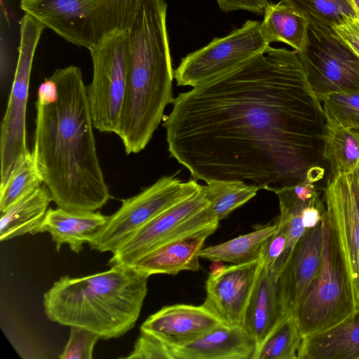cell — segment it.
Instances as JSON below:
<instances>
[{
    "instance_id": "obj_1",
    "label": "cell",
    "mask_w": 359,
    "mask_h": 359,
    "mask_svg": "<svg viewBox=\"0 0 359 359\" xmlns=\"http://www.w3.org/2000/svg\"><path fill=\"white\" fill-rule=\"evenodd\" d=\"M172 104L163 119L168 151L196 181L276 193L324 176L325 114L296 50L269 46Z\"/></svg>"
},
{
    "instance_id": "obj_2",
    "label": "cell",
    "mask_w": 359,
    "mask_h": 359,
    "mask_svg": "<svg viewBox=\"0 0 359 359\" xmlns=\"http://www.w3.org/2000/svg\"><path fill=\"white\" fill-rule=\"evenodd\" d=\"M32 154L53 201L96 211L110 198L97 156L87 86L79 67L57 69L38 88Z\"/></svg>"
},
{
    "instance_id": "obj_3",
    "label": "cell",
    "mask_w": 359,
    "mask_h": 359,
    "mask_svg": "<svg viewBox=\"0 0 359 359\" xmlns=\"http://www.w3.org/2000/svg\"><path fill=\"white\" fill-rule=\"evenodd\" d=\"M165 0H142L128 29V82L119 132L127 154L147 146L173 103Z\"/></svg>"
},
{
    "instance_id": "obj_4",
    "label": "cell",
    "mask_w": 359,
    "mask_h": 359,
    "mask_svg": "<svg viewBox=\"0 0 359 359\" xmlns=\"http://www.w3.org/2000/svg\"><path fill=\"white\" fill-rule=\"evenodd\" d=\"M149 276L133 266L112 265L79 278L61 277L43 294L47 318L100 339L118 338L134 327L147 294Z\"/></svg>"
},
{
    "instance_id": "obj_5",
    "label": "cell",
    "mask_w": 359,
    "mask_h": 359,
    "mask_svg": "<svg viewBox=\"0 0 359 359\" xmlns=\"http://www.w3.org/2000/svg\"><path fill=\"white\" fill-rule=\"evenodd\" d=\"M322 224L320 266L294 313L304 337L337 325L356 311L344 250L337 228L326 211Z\"/></svg>"
},
{
    "instance_id": "obj_6",
    "label": "cell",
    "mask_w": 359,
    "mask_h": 359,
    "mask_svg": "<svg viewBox=\"0 0 359 359\" xmlns=\"http://www.w3.org/2000/svg\"><path fill=\"white\" fill-rule=\"evenodd\" d=\"M142 0H20V8L65 41L90 49L128 31Z\"/></svg>"
},
{
    "instance_id": "obj_7",
    "label": "cell",
    "mask_w": 359,
    "mask_h": 359,
    "mask_svg": "<svg viewBox=\"0 0 359 359\" xmlns=\"http://www.w3.org/2000/svg\"><path fill=\"white\" fill-rule=\"evenodd\" d=\"M45 26L25 13L20 22L18 58L0 130V188L32 154L27 145L26 113L36 47Z\"/></svg>"
},
{
    "instance_id": "obj_8",
    "label": "cell",
    "mask_w": 359,
    "mask_h": 359,
    "mask_svg": "<svg viewBox=\"0 0 359 359\" xmlns=\"http://www.w3.org/2000/svg\"><path fill=\"white\" fill-rule=\"evenodd\" d=\"M89 51L93 79L87 95L94 128L118 135L127 89L128 31L107 36Z\"/></svg>"
},
{
    "instance_id": "obj_9",
    "label": "cell",
    "mask_w": 359,
    "mask_h": 359,
    "mask_svg": "<svg viewBox=\"0 0 359 359\" xmlns=\"http://www.w3.org/2000/svg\"><path fill=\"white\" fill-rule=\"evenodd\" d=\"M201 187L194 179L183 182L174 176L161 177L137 195L121 201V207L88 243L90 248L113 253L140 229Z\"/></svg>"
},
{
    "instance_id": "obj_10",
    "label": "cell",
    "mask_w": 359,
    "mask_h": 359,
    "mask_svg": "<svg viewBox=\"0 0 359 359\" xmlns=\"http://www.w3.org/2000/svg\"><path fill=\"white\" fill-rule=\"evenodd\" d=\"M297 53L320 102L332 94L359 92V56L333 27L309 24L306 45Z\"/></svg>"
},
{
    "instance_id": "obj_11",
    "label": "cell",
    "mask_w": 359,
    "mask_h": 359,
    "mask_svg": "<svg viewBox=\"0 0 359 359\" xmlns=\"http://www.w3.org/2000/svg\"><path fill=\"white\" fill-rule=\"evenodd\" d=\"M219 222L201 185L196 192L155 217L123 243L113 252L109 264L130 266L168 242L218 226Z\"/></svg>"
},
{
    "instance_id": "obj_12",
    "label": "cell",
    "mask_w": 359,
    "mask_h": 359,
    "mask_svg": "<svg viewBox=\"0 0 359 359\" xmlns=\"http://www.w3.org/2000/svg\"><path fill=\"white\" fill-rule=\"evenodd\" d=\"M270 45L261 29V22L247 20L225 36L183 57L174 71L177 84L195 87L264 51Z\"/></svg>"
},
{
    "instance_id": "obj_13",
    "label": "cell",
    "mask_w": 359,
    "mask_h": 359,
    "mask_svg": "<svg viewBox=\"0 0 359 359\" xmlns=\"http://www.w3.org/2000/svg\"><path fill=\"white\" fill-rule=\"evenodd\" d=\"M323 198L334 222L348 266L356 311L359 309V182L355 172L327 180Z\"/></svg>"
},
{
    "instance_id": "obj_14",
    "label": "cell",
    "mask_w": 359,
    "mask_h": 359,
    "mask_svg": "<svg viewBox=\"0 0 359 359\" xmlns=\"http://www.w3.org/2000/svg\"><path fill=\"white\" fill-rule=\"evenodd\" d=\"M262 268L259 258L225 266L210 273L203 304L221 321L230 326H243L246 307Z\"/></svg>"
},
{
    "instance_id": "obj_15",
    "label": "cell",
    "mask_w": 359,
    "mask_h": 359,
    "mask_svg": "<svg viewBox=\"0 0 359 359\" xmlns=\"http://www.w3.org/2000/svg\"><path fill=\"white\" fill-rule=\"evenodd\" d=\"M322 222L305 231L278 277L285 315L294 316L301 298L318 272L322 257Z\"/></svg>"
},
{
    "instance_id": "obj_16",
    "label": "cell",
    "mask_w": 359,
    "mask_h": 359,
    "mask_svg": "<svg viewBox=\"0 0 359 359\" xmlns=\"http://www.w3.org/2000/svg\"><path fill=\"white\" fill-rule=\"evenodd\" d=\"M224 324L204 305L175 304L151 315L140 331L150 333L170 346L189 344Z\"/></svg>"
},
{
    "instance_id": "obj_17",
    "label": "cell",
    "mask_w": 359,
    "mask_h": 359,
    "mask_svg": "<svg viewBox=\"0 0 359 359\" xmlns=\"http://www.w3.org/2000/svg\"><path fill=\"white\" fill-rule=\"evenodd\" d=\"M257 344L243 326L222 324L184 345L171 346L174 359H253Z\"/></svg>"
},
{
    "instance_id": "obj_18",
    "label": "cell",
    "mask_w": 359,
    "mask_h": 359,
    "mask_svg": "<svg viewBox=\"0 0 359 359\" xmlns=\"http://www.w3.org/2000/svg\"><path fill=\"white\" fill-rule=\"evenodd\" d=\"M218 226H211L168 242L145 255L132 265L149 276L165 273L176 275L182 271L200 269L199 252L207 238Z\"/></svg>"
},
{
    "instance_id": "obj_19",
    "label": "cell",
    "mask_w": 359,
    "mask_h": 359,
    "mask_svg": "<svg viewBox=\"0 0 359 359\" xmlns=\"http://www.w3.org/2000/svg\"><path fill=\"white\" fill-rule=\"evenodd\" d=\"M98 211H73L60 207L48 209L41 223L30 233L48 232L59 252L67 244L71 250L79 254L84 243H89L108 219Z\"/></svg>"
},
{
    "instance_id": "obj_20",
    "label": "cell",
    "mask_w": 359,
    "mask_h": 359,
    "mask_svg": "<svg viewBox=\"0 0 359 359\" xmlns=\"http://www.w3.org/2000/svg\"><path fill=\"white\" fill-rule=\"evenodd\" d=\"M286 316L280 296L278 277L262 264L246 307L243 327L255 339L258 347Z\"/></svg>"
},
{
    "instance_id": "obj_21",
    "label": "cell",
    "mask_w": 359,
    "mask_h": 359,
    "mask_svg": "<svg viewBox=\"0 0 359 359\" xmlns=\"http://www.w3.org/2000/svg\"><path fill=\"white\" fill-rule=\"evenodd\" d=\"M299 359H359V309L337 325L304 337Z\"/></svg>"
},
{
    "instance_id": "obj_22",
    "label": "cell",
    "mask_w": 359,
    "mask_h": 359,
    "mask_svg": "<svg viewBox=\"0 0 359 359\" xmlns=\"http://www.w3.org/2000/svg\"><path fill=\"white\" fill-rule=\"evenodd\" d=\"M51 201V194L43 183L1 213V241L31 233L43 221Z\"/></svg>"
},
{
    "instance_id": "obj_23",
    "label": "cell",
    "mask_w": 359,
    "mask_h": 359,
    "mask_svg": "<svg viewBox=\"0 0 359 359\" xmlns=\"http://www.w3.org/2000/svg\"><path fill=\"white\" fill-rule=\"evenodd\" d=\"M325 118L323 156L330 167L327 180L355 172L359 165V131Z\"/></svg>"
},
{
    "instance_id": "obj_24",
    "label": "cell",
    "mask_w": 359,
    "mask_h": 359,
    "mask_svg": "<svg viewBox=\"0 0 359 359\" xmlns=\"http://www.w3.org/2000/svg\"><path fill=\"white\" fill-rule=\"evenodd\" d=\"M309 21L282 1L269 3L264 11L261 29L266 41L283 42L299 52L306 45Z\"/></svg>"
},
{
    "instance_id": "obj_25",
    "label": "cell",
    "mask_w": 359,
    "mask_h": 359,
    "mask_svg": "<svg viewBox=\"0 0 359 359\" xmlns=\"http://www.w3.org/2000/svg\"><path fill=\"white\" fill-rule=\"evenodd\" d=\"M277 227L275 222L224 243L203 248L199 257L210 261L218 260L233 264L255 260L260 257L266 241L275 233Z\"/></svg>"
},
{
    "instance_id": "obj_26",
    "label": "cell",
    "mask_w": 359,
    "mask_h": 359,
    "mask_svg": "<svg viewBox=\"0 0 359 359\" xmlns=\"http://www.w3.org/2000/svg\"><path fill=\"white\" fill-rule=\"evenodd\" d=\"M303 338L294 316L287 315L257 347L253 359H299Z\"/></svg>"
},
{
    "instance_id": "obj_27",
    "label": "cell",
    "mask_w": 359,
    "mask_h": 359,
    "mask_svg": "<svg viewBox=\"0 0 359 359\" xmlns=\"http://www.w3.org/2000/svg\"><path fill=\"white\" fill-rule=\"evenodd\" d=\"M203 189L214 215L220 221L257 195L259 188L237 180H215Z\"/></svg>"
},
{
    "instance_id": "obj_28",
    "label": "cell",
    "mask_w": 359,
    "mask_h": 359,
    "mask_svg": "<svg viewBox=\"0 0 359 359\" xmlns=\"http://www.w3.org/2000/svg\"><path fill=\"white\" fill-rule=\"evenodd\" d=\"M305 17L309 24L334 27L348 18H356L347 0H281Z\"/></svg>"
},
{
    "instance_id": "obj_29",
    "label": "cell",
    "mask_w": 359,
    "mask_h": 359,
    "mask_svg": "<svg viewBox=\"0 0 359 359\" xmlns=\"http://www.w3.org/2000/svg\"><path fill=\"white\" fill-rule=\"evenodd\" d=\"M43 184L31 154L0 188V212L6 211L27 193Z\"/></svg>"
},
{
    "instance_id": "obj_30",
    "label": "cell",
    "mask_w": 359,
    "mask_h": 359,
    "mask_svg": "<svg viewBox=\"0 0 359 359\" xmlns=\"http://www.w3.org/2000/svg\"><path fill=\"white\" fill-rule=\"evenodd\" d=\"M321 102L325 117L359 131V92L332 94Z\"/></svg>"
},
{
    "instance_id": "obj_31",
    "label": "cell",
    "mask_w": 359,
    "mask_h": 359,
    "mask_svg": "<svg viewBox=\"0 0 359 359\" xmlns=\"http://www.w3.org/2000/svg\"><path fill=\"white\" fill-rule=\"evenodd\" d=\"M98 335L88 330L71 327L69 338L63 351L59 355L60 359H90Z\"/></svg>"
},
{
    "instance_id": "obj_32",
    "label": "cell",
    "mask_w": 359,
    "mask_h": 359,
    "mask_svg": "<svg viewBox=\"0 0 359 359\" xmlns=\"http://www.w3.org/2000/svg\"><path fill=\"white\" fill-rule=\"evenodd\" d=\"M125 359H174L171 346L156 336L141 331L131 353Z\"/></svg>"
},
{
    "instance_id": "obj_33",
    "label": "cell",
    "mask_w": 359,
    "mask_h": 359,
    "mask_svg": "<svg viewBox=\"0 0 359 359\" xmlns=\"http://www.w3.org/2000/svg\"><path fill=\"white\" fill-rule=\"evenodd\" d=\"M278 225L275 233L266 241L262 254V266L271 271L282 257L287 245V230L285 225L276 221Z\"/></svg>"
},
{
    "instance_id": "obj_34",
    "label": "cell",
    "mask_w": 359,
    "mask_h": 359,
    "mask_svg": "<svg viewBox=\"0 0 359 359\" xmlns=\"http://www.w3.org/2000/svg\"><path fill=\"white\" fill-rule=\"evenodd\" d=\"M339 36L359 56V18H348L333 27Z\"/></svg>"
},
{
    "instance_id": "obj_35",
    "label": "cell",
    "mask_w": 359,
    "mask_h": 359,
    "mask_svg": "<svg viewBox=\"0 0 359 359\" xmlns=\"http://www.w3.org/2000/svg\"><path fill=\"white\" fill-rule=\"evenodd\" d=\"M216 1L219 8L224 12L243 10L256 14L264 13L269 4L268 0H216Z\"/></svg>"
},
{
    "instance_id": "obj_36",
    "label": "cell",
    "mask_w": 359,
    "mask_h": 359,
    "mask_svg": "<svg viewBox=\"0 0 359 359\" xmlns=\"http://www.w3.org/2000/svg\"><path fill=\"white\" fill-rule=\"evenodd\" d=\"M212 264L210 266V273H217L222 270L225 266L222 264V261H212Z\"/></svg>"
},
{
    "instance_id": "obj_37",
    "label": "cell",
    "mask_w": 359,
    "mask_h": 359,
    "mask_svg": "<svg viewBox=\"0 0 359 359\" xmlns=\"http://www.w3.org/2000/svg\"><path fill=\"white\" fill-rule=\"evenodd\" d=\"M355 11L356 16L359 18V0H347Z\"/></svg>"
},
{
    "instance_id": "obj_38",
    "label": "cell",
    "mask_w": 359,
    "mask_h": 359,
    "mask_svg": "<svg viewBox=\"0 0 359 359\" xmlns=\"http://www.w3.org/2000/svg\"><path fill=\"white\" fill-rule=\"evenodd\" d=\"M355 174H356V176H357V178H358V182H359V165L355 170Z\"/></svg>"
}]
</instances>
